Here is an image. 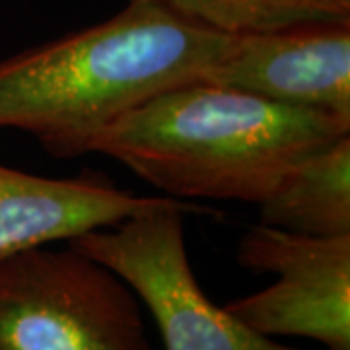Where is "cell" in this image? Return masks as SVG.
I'll return each mask as SVG.
<instances>
[{"instance_id": "obj_1", "label": "cell", "mask_w": 350, "mask_h": 350, "mask_svg": "<svg viewBox=\"0 0 350 350\" xmlns=\"http://www.w3.org/2000/svg\"><path fill=\"white\" fill-rule=\"evenodd\" d=\"M234 38L129 0L101 24L0 61V129L31 135L57 158L90 154L126 113L202 80Z\"/></svg>"}, {"instance_id": "obj_2", "label": "cell", "mask_w": 350, "mask_h": 350, "mask_svg": "<svg viewBox=\"0 0 350 350\" xmlns=\"http://www.w3.org/2000/svg\"><path fill=\"white\" fill-rule=\"evenodd\" d=\"M349 133L329 113L197 80L126 113L90 154L109 156L170 199L259 204L301 158Z\"/></svg>"}, {"instance_id": "obj_3", "label": "cell", "mask_w": 350, "mask_h": 350, "mask_svg": "<svg viewBox=\"0 0 350 350\" xmlns=\"http://www.w3.org/2000/svg\"><path fill=\"white\" fill-rule=\"evenodd\" d=\"M0 350H154L140 300L80 251L36 250L0 262Z\"/></svg>"}, {"instance_id": "obj_4", "label": "cell", "mask_w": 350, "mask_h": 350, "mask_svg": "<svg viewBox=\"0 0 350 350\" xmlns=\"http://www.w3.org/2000/svg\"><path fill=\"white\" fill-rule=\"evenodd\" d=\"M183 213L181 200L160 197L119 224L66 243L133 288L165 350H301L255 333L204 294L189 262Z\"/></svg>"}, {"instance_id": "obj_5", "label": "cell", "mask_w": 350, "mask_h": 350, "mask_svg": "<svg viewBox=\"0 0 350 350\" xmlns=\"http://www.w3.org/2000/svg\"><path fill=\"white\" fill-rule=\"evenodd\" d=\"M238 262L276 280L224 310L262 337H301L323 350H350V234L313 238L267 224L250 226Z\"/></svg>"}, {"instance_id": "obj_6", "label": "cell", "mask_w": 350, "mask_h": 350, "mask_svg": "<svg viewBox=\"0 0 350 350\" xmlns=\"http://www.w3.org/2000/svg\"><path fill=\"white\" fill-rule=\"evenodd\" d=\"M202 80L350 123V20L236 36Z\"/></svg>"}, {"instance_id": "obj_7", "label": "cell", "mask_w": 350, "mask_h": 350, "mask_svg": "<svg viewBox=\"0 0 350 350\" xmlns=\"http://www.w3.org/2000/svg\"><path fill=\"white\" fill-rule=\"evenodd\" d=\"M158 199L133 195L94 172L61 179L0 163V262L111 228Z\"/></svg>"}, {"instance_id": "obj_8", "label": "cell", "mask_w": 350, "mask_h": 350, "mask_svg": "<svg viewBox=\"0 0 350 350\" xmlns=\"http://www.w3.org/2000/svg\"><path fill=\"white\" fill-rule=\"evenodd\" d=\"M261 224L335 238L350 234V133L301 158L259 204Z\"/></svg>"}, {"instance_id": "obj_9", "label": "cell", "mask_w": 350, "mask_h": 350, "mask_svg": "<svg viewBox=\"0 0 350 350\" xmlns=\"http://www.w3.org/2000/svg\"><path fill=\"white\" fill-rule=\"evenodd\" d=\"M226 36H245L308 22L350 20V0H148Z\"/></svg>"}]
</instances>
